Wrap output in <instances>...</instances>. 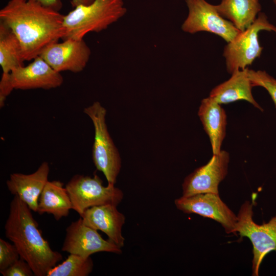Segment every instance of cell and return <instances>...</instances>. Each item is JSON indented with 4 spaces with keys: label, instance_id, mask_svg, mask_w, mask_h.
I'll return each mask as SVG.
<instances>
[{
    "label": "cell",
    "instance_id": "1",
    "mask_svg": "<svg viewBox=\"0 0 276 276\" xmlns=\"http://www.w3.org/2000/svg\"><path fill=\"white\" fill-rule=\"evenodd\" d=\"M64 15L37 0H10L0 10V21L19 41L25 61L40 56L50 44L63 39Z\"/></svg>",
    "mask_w": 276,
    "mask_h": 276
},
{
    "label": "cell",
    "instance_id": "2",
    "mask_svg": "<svg viewBox=\"0 0 276 276\" xmlns=\"http://www.w3.org/2000/svg\"><path fill=\"white\" fill-rule=\"evenodd\" d=\"M31 211L14 195L4 226L5 234L16 247L20 258L29 264L34 275L47 276L49 270L62 260V256L53 250L44 239Z\"/></svg>",
    "mask_w": 276,
    "mask_h": 276
},
{
    "label": "cell",
    "instance_id": "3",
    "mask_svg": "<svg viewBox=\"0 0 276 276\" xmlns=\"http://www.w3.org/2000/svg\"><path fill=\"white\" fill-rule=\"evenodd\" d=\"M126 11L123 0H94L89 5H79L64 15L65 35L63 39H83L88 33L102 31Z\"/></svg>",
    "mask_w": 276,
    "mask_h": 276
},
{
    "label": "cell",
    "instance_id": "4",
    "mask_svg": "<svg viewBox=\"0 0 276 276\" xmlns=\"http://www.w3.org/2000/svg\"><path fill=\"white\" fill-rule=\"evenodd\" d=\"M83 112L94 125L92 158L94 165L98 170L103 173L108 184L114 185L121 168V159L107 129L106 109L99 102L96 101L85 107Z\"/></svg>",
    "mask_w": 276,
    "mask_h": 276
},
{
    "label": "cell",
    "instance_id": "5",
    "mask_svg": "<svg viewBox=\"0 0 276 276\" xmlns=\"http://www.w3.org/2000/svg\"><path fill=\"white\" fill-rule=\"evenodd\" d=\"M71 198L73 210L81 216L87 209L99 205L118 206L122 201V191L113 185H103L102 180L96 174L93 177L74 175L65 185Z\"/></svg>",
    "mask_w": 276,
    "mask_h": 276
},
{
    "label": "cell",
    "instance_id": "6",
    "mask_svg": "<svg viewBox=\"0 0 276 276\" xmlns=\"http://www.w3.org/2000/svg\"><path fill=\"white\" fill-rule=\"evenodd\" d=\"M253 201L250 203L246 200L241 206L237 216L235 232L241 237L248 238L251 242L252 275L258 276L265 256L271 251H276V215L267 223H256L253 219Z\"/></svg>",
    "mask_w": 276,
    "mask_h": 276
},
{
    "label": "cell",
    "instance_id": "7",
    "mask_svg": "<svg viewBox=\"0 0 276 276\" xmlns=\"http://www.w3.org/2000/svg\"><path fill=\"white\" fill-rule=\"evenodd\" d=\"M276 33V27L270 24L266 15L259 13L255 21L245 30L241 31L225 46L223 55L229 74L243 70L261 56L263 48L259 41L261 31Z\"/></svg>",
    "mask_w": 276,
    "mask_h": 276
},
{
    "label": "cell",
    "instance_id": "8",
    "mask_svg": "<svg viewBox=\"0 0 276 276\" xmlns=\"http://www.w3.org/2000/svg\"><path fill=\"white\" fill-rule=\"evenodd\" d=\"M188 15L181 29L189 33L205 31L215 34L230 42L241 31L229 20L222 17L215 5L205 0H186Z\"/></svg>",
    "mask_w": 276,
    "mask_h": 276
},
{
    "label": "cell",
    "instance_id": "9",
    "mask_svg": "<svg viewBox=\"0 0 276 276\" xmlns=\"http://www.w3.org/2000/svg\"><path fill=\"white\" fill-rule=\"evenodd\" d=\"M177 209L184 213L196 214L219 222L227 234H236L237 217L221 200L219 194L211 193L183 196L176 199Z\"/></svg>",
    "mask_w": 276,
    "mask_h": 276
},
{
    "label": "cell",
    "instance_id": "10",
    "mask_svg": "<svg viewBox=\"0 0 276 276\" xmlns=\"http://www.w3.org/2000/svg\"><path fill=\"white\" fill-rule=\"evenodd\" d=\"M122 248L111 241L104 239L98 231L86 225L80 217L66 228L61 250L83 257L99 252L121 254Z\"/></svg>",
    "mask_w": 276,
    "mask_h": 276
},
{
    "label": "cell",
    "instance_id": "11",
    "mask_svg": "<svg viewBox=\"0 0 276 276\" xmlns=\"http://www.w3.org/2000/svg\"><path fill=\"white\" fill-rule=\"evenodd\" d=\"M229 154L221 150L205 165L188 175L182 185V196L211 193L219 194L218 186L227 174Z\"/></svg>",
    "mask_w": 276,
    "mask_h": 276
},
{
    "label": "cell",
    "instance_id": "12",
    "mask_svg": "<svg viewBox=\"0 0 276 276\" xmlns=\"http://www.w3.org/2000/svg\"><path fill=\"white\" fill-rule=\"evenodd\" d=\"M90 50L83 39H66L48 45L40 56L58 72L79 73L86 66Z\"/></svg>",
    "mask_w": 276,
    "mask_h": 276
},
{
    "label": "cell",
    "instance_id": "13",
    "mask_svg": "<svg viewBox=\"0 0 276 276\" xmlns=\"http://www.w3.org/2000/svg\"><path fill=\"white\" fill-rule=\"evenodd\" d=\"M11 84L15 89H50L60 86L63 78L40 56L28 65L19 66L10 73Z\"/></svg>",
    "mask_w": 276,
    "mask_h": 276
},
{
    "label": "cell",
    "instance_id": "14",
    "mask_svg": "<svg viewBox=\"0 0 276 276\" xmlns=\"http://www.w3.org/2000/svg\"><path fill=\"white\" fill-rule=\"evenodd\" d=\"M49 163L43 162L31 174H11L6 186L12 194L18 196L32 211L37 213L38 199L49 180Z\"/></svg>",
    "mask_w": 276,
    "mask_h": 276
},
{
    "label": "cell",
    "instance_id": "15",
    "mask_svg": "<svg viewBox=\"0 0 276 276\" xmlns=\"http://www.w3.org/2000/svg\"><path fill=\"white\" fill-rule=\"evenodd\" d=\"M80 217L86 225L101 231L119 247L124 246L125 238L122 230L125 216L118 211L117 206L106 204L93 206L86 209Z\"/></svg>",
    "mask_w": 276,
    "mask_h": 276
},
{
    "label": "cell",
    "instance_id": "16",
    "mask_svg": "<svg viewBox=\"0 0 276 276\" xmlns=\"http://www.w3.org/2000/svg\"><path fill=\"white\" fill-rule=\"evenodd\" d=\"M248 68L238 70L232 74L231 77L214 87L209 97L220 104L238 100H245L261 111L263 109L253 97V87L248 77Z\"/></svg>",
    "mask_w": 276,
    "mask_h": 276
},
{
    "label": "cell",
    "instance_id": "17",
    "mask_svg": "<svg viewBox=\"0 0 276 276\" xmlns=\"http://www.w3.org/2000/svg\"><path fill=\"white\" fill-rule=\"evenodd\" d=\"M198 114L210 139L213 154L219 153L226 134L227 117L224 109L209 97L201 101Z\"/></svg>",
    "mask_w": 276,
    "mask_h": 276
},
{
    "label": "cell",
    "instance_id": "18",
    "mask_svg": "<svg viewBox=\"0 0 276 276\" xmlns=\"http://www.w3.org/2000/svg\"><path fill=\"white\" fill-rule=\"evenodd\" d=\"M60 180H48L38 201L37 213L53 215L57 221L67 217L73 209L68 192Z\"/></svg>",
    "mask_w": 276,
    "mask_h": 276
},
{
    "label": "cell",
    "instance_id": "19",
    "mask_svg": "<svg viewBox=\"0 0 276 276\" xmlns=\"http://www.w3.org/2000/svg\"><path fill=\"white\" fill-rule=\"evenodd\" d=\"M215 6L222 17L240 31L251 25L261 10L259 0H222Z\"/></svg>",
    "mask_w": 276,
    "mask_h": 276
},
{
    "label": "cell",
    "instance_id": "20",
    "mask_svg": "<svg viewBox=\"0 0 276 276\" xmlns=\"http://www.w3.org/2000/svg\"><path fill=\"white\" fill-rule=\"evenodd\" d=\"M19 40L13 31L0 21V65L4 74L24 66Z\"/></svg>",
    "mask_w": 276,
    "mask_h": 276
},
{
    "label": "cell",
    "instance_id": "21",
    "mask_svg": "<svg viewBox=\"0 0 276 276\" xmlns=\"http://www.w3.org/2000/svg\"><path fill=\"white\" fill-rule=\"evenodd\" d=\"M93 267L90 257L70 254L63 262L51 268L47 276H87Z\"/></svg>",
    "mask_w": 276,
    "mask_h": 276
},
{
    "label": "cell",
    "instance_id": "22",
    "mask_svg": "<svg viewBox=\"0 0 276 276\" xmlns=\"http://www.w3.org/2000/svg\"><path fill=\"white\" fill-rule=\"evenodd\" d=\"M248 75L253 87L261 86L268 91L276 108V79L263 71L248 69Z\"/></svg>",
    "mask_w": 276,
    "mask_h": 276
},
{
    "label": "cell",
    "instance_id": "23",
    "mask_svg": "<svg viewBox=\"0 0 276 276\" xmlns=\"http://www.w3.org/2000/svg\"><path fill=\"white\" fill-rule=\"evenodd\" d=\"M20 258L16 247L0 239V270L8 268Z\"/></svg>",
    "mask_w": 276,
    "mask_h": 276
},
{
    "label": "cell",
    "instance_id": "24",
    "mask_svg": "<svg viewBox=\"0 0 276 276\" xmlns=\"http://www.w3.org/2000/svg\"><path fill=\"white\" fill-rule=\"evenodd\" d=\"M3 276H32L34 273L29 264L20 258L11 266L0 270Z\"/></svg>",
    "mask_w": 276,
    "mask_h": 276
},
{
    "label": "cell",
    "instance_id": "25",
    "mask_svg": "<svg viewBox=\"0 0 276 276\" xmlns=\"http://www.w3.org/2000/svg\"><path fill=\"white\" fill-rule=\"evenodd\" d=\"M14 88L11 84L10 74L2 73L0 81V107L5 105L7 97L10 94Z\"/></svg>",
    "mask_w": 276,
    "mask_h": 276
},
{
    "label": "cell",
    "instance_id": "26",
    "mask_svg": "<svg viewBox=\"0 0 276 276\" xmlns=\"http://www.w3.org/2000/svg\"><path fill=\"white\" fill-rule=\"evenodd\" d=\"M42 4L55 7L58 3V0H37ZM94 0H72L73 6L76 7L79 5H87L91 3Z\"/></svg>",
    "mask_w": 276,
    "mask_h": 276
},
{
    "label": "cell",
    "instance_id": "27",
    "mask_svg": "<svg viewBox=\"0 0 276 276\" xmlns=\"http://www.w3.org/2000/svg\"><path fill=\"white\" fill-rule=\"evenodd\" d=\"M273 1L274 4L275 5V6H276V0H273Z\"/></svg>",
    "mask_w": 276,
    "mask_h": 276
}]
</instances>
